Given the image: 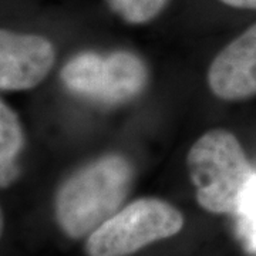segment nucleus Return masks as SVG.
Returning <instances> with one entry per match:
<instances>
[{"instance_id": "obj_1", "label": "nucleus", "mask_w": 256, "mask_h": 256, "mask_svg": "<svg viewBox=\"0 0 256 256\" xmlns=\"http://www.w3.org/2000/svg\"><path fill=\"white\" fill-rule=\"evenodd\" d=\"M132 168L124 156H101L68 176L54 200L56 220L68 238L90 235L126 201Z\"/></svg>"}, {"instance_id": "obj_2", "label": "nucleus", "mask_w": 256, "mask_h": 256, "mask_svg": "<svg viewBox=\"0 0 256 256\" xmlns=\"http://www.w3.org/2000/svg\"><path fill=\"white\" fill-rule=\"evenodd\" d=\"M186 164L196 201L204 210L238 212L256 175L238 138L222 128L210 130L191 146Z\"/></svg>"}, {"instance_id": "obj_3", "label": "nucleus", "mask_w": 256, "mask_h": 256, "mask_svg": "<svg viewBox=\"0 0 256 256\" xmlns=\"http://www.w3.org/2000/svg\"><path fill=\"white\" fill-rule=\"evenodd\" d=\"M184 215L158 198H140L117 210L86 240L87 256H130L161 239L176 235Z\"/></svg>"}, {"instance_id": "obj_4", "label": "nucleus", "mask_w": 256, "mask_h": 256, "mask_svg": "<svg viewBox=\"0 0 256 256\" xmlns=\"http://www.w3.org/2000/svg\"><path fill=\"white\" fill-rule=\"evenodd\" d=\"M64 86L78 96L104 104L132 100L144 90L146 67L131 52L110 54L82 53L73 57L60 73Z\"/></svg>"}, {"instance_id": "obj_5", "label": "nucleus", "mask_w": 256, "mask_h": 256, "mask_svg": "<svg viewBox=\"0 0 256 256\" xmlns=\"http://www.w3.org/2000/svg\"><path fill=\"white\" fill-rule=\"evenodd\" d=\"M54 47L46 37L0 32V87L4 92L38 86L54 64Z\"/></svg>"}, {"instance_id": "obj_6", "label": "nucleus", "mask_w": 256, "mask_h": 256, "mask_svg": "<svg viewBox=\"0 0 256 256\" xmlns=\"http://www.w3.org/2000/svg\"><path fill=\"white\" fill-rule=\"evenodd\" d=\"M208 84L222 100L238 101L256 96V23L214 58Z\"/></svg>"}, {"instance_id": "obj_7", "label": "nucleus", "mask_w": 256, "mask_h": 256, "mask_svg": "<svg viewBox=\"0 0 256 256\" xmlns=\"http://www.w3.org/2000/svg\"><path fill=\"white\" fill-rule=\"evenodd\" d=\"M23 130L16 112L4 101L0 102V184L9 188L18 178L16 158L23 146Z\"/></svg>"}, {"instance_id": "obj_8", "label": "nucleus", "mask_w": 256, "mask_h": 256, "mask_svg": "<svg viewBox=\"0 0 256 256\" xmlns=\"http://www.w3.org/2000/svg\"><path fill=\"white\" fill-rule=\"evenodd\" d=\"M118 18L131 24H142L156 18L166 0H106Z\"/></svg>"}, {"instance_id": "obj_9", "label": "nucleus", "mask_w": 256, "mask_h": 256, "mask_svg": "<svg viewBox=\"0 0 256 256\" xmlns=\"http://www.w3.org/2000/svg\"><path fill=\"white\" fill-rule=\"evenodd\" d=\"M224 4L236 9L256 10V0H220Z\"/></svg>"}]
</instances>
